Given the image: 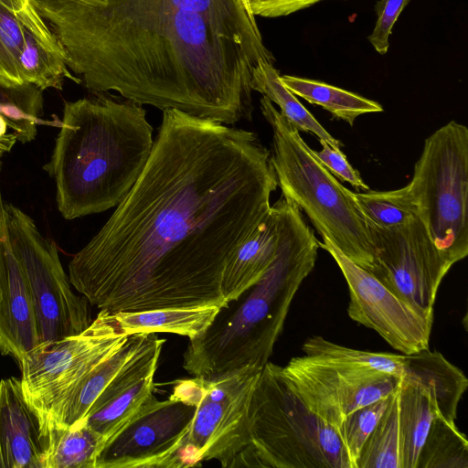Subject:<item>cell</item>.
Wrapping results in <instances>:
<instances>
[{"label": "cell", "mask_w": 468, "mask_h": 468, "mask_svg": "<svg viewBox=\"0 0 468 468\" xmlns=\"http://www.w3.org/2000/svg\"><path fill=\"white\" fill-rule=\"evenodd\" d=\"M277 186L255 133L165 110L143 173L73 255L69 282L109 313L222 307L226 262Z\"/></svg>", "instance_id": "1"}, {"label": "cell", "mask_w": 468, "mask_h": 468, "mask_svg": "<svg viewBox=\"0 0 468 468\" xmlns=\"http://www.w3.org/2000/svg\"><path fill=\"white\" fill-rule=\"evenodd\" d=\"M92 92L233 125L274 62L242 0H30Z\"/></svg>", "instance_id": "2"}, {"label": "cell", "mask_w": 468, "mask_h": 468, "mask_svg": "<svg viewBox=\"0 0 468 468\" xmlns=\"http://www.w3.org/2000/svg\"><path fill=\"white\" fill-rule=\"evenodd\" d=\"M153 128L142 104L107 92L65 101L60 130L44 169L68 220L117 207L151 155Z\"/></svg>", "instance_id": "3"}, {"label": "cell", "mask_w": 468, "mask_h": 468, "mask_svg": "<svg viewBox=\"0 0 468 468\" xmlns=\"http://www.w3.org/2000/svg\"><path fill=\"white\" fill-rule=\"evenodd\" d=\"M275 204V259L254 285L219 309L202 335L189 339L183 367L193 376L212 378L246 367H262L298 289L314 267L318 239L302 211L282 196Z\"/></svg>", "instance_id": "4"}, {"label": "cell", "mask_w": 468, "mask_h": 468, "mask_svg": "<svg viewBox=\"0 0 468 468\" xmlns=\"http://www.w3.org/2000/svg\"><path fill=\"white\" fill-rule=\"evenodd\" d=\"M261 111L272 130L271 161L282 196L303 211L322 238L368 271L374 245L354 192L345 187L313 154L312 149L265 96Z\"/></svg>", "instance_id": "5"}, {"label": "cell", "mask_w": 468, "mask_h": 468, "mask_svg": "<svg viewBox=\"0 0 468 468\" xmlns=\"http://www.w3.org/2000/svg\"><path fill=\"white\" fill-rule=\"evenodd\" d=\"M249 445L232 467L352 468L335 427L312 412L268 361L248 410Z\"/></svg>", "instance_id": "6"}, {"label": "cell", "mask_w": 468, "mask_h": 468, "mask_svg": "<svg viewBox=\"0 0 468 468\" xmlns=\"http://www.w3.org/2000/svg\"><path fill=\"white\" fill-rule=\"evenodd\" d=\"M410 191L419 218L452 265L468 254V129L451 121L424 142Z\"/></svg>", "instance_id": "7"}, {"label": "cell", "mask_w": 468, "mask_h": 468, "mask_svg": "<svg viewBox=\"0 0 468 468\" xmlns=\"http://www.w3.org/2000/svg\"><path fill=\"white\" fill-rule=\"evenodd\" d=\"M261 368L246 367L212 378L194 376L175 382L169 397L196 408L176 455V468L209 460L232 467L249 445L248 410Z\"/></svg>", "instance_id": "8"}, {"label": "cell", "mask_w": 468, "mask_h": 468, "mask_svg": "<svg viewBox=\"0 0 468 468\" xmlns=\"http://www.w3.org/2000/svg\"><path fill=\"white\" fill-rule=\"evenodd\" d=\"M5 210L10 244L33 298L40 344L82 332L91 323L90 303L73 292L56 242L43 236L21 208L5 202Z\"/></svg>", "instance_id": "9"}, {"label": "cell", "mask_w": 468, "mask_h": 468, "mask_svg": "<svg viewBox=\"0 0 468 468\" xmlns=\"http://www.w3.org/2000/svg\"><path fill=\"white\" fill-rule=\"evenodd\" d=\"M128 336L120 331L111 313L100 310L82 332L42 343L24 356L19 365L22 390L38 414L43 430L69 390Z\"/></svg>", "instance_id": "10"}, {"label": "cell", "mask_w": 468, "mask_h": 468, "mask_svg": "<svg viewBox=\"0 0 468 468\" xmlns=\"http://www.w3.org/2000/svg\"><path fill=\"white\" fill-rule=\"evenodd\" d=\"M368 227L375 253L367 272L402 300L433 314L440 284L452 264L436 248L421 219L393 229Z\"/></svg>", "instance_id": "11"}, {"label": "cell", "mask_w": 468, "mask_h": 468, "mask_svg": "<svg viewBox=\"0 0 468 468\" xmlns=\"http://www.w3.org/2000/svg\"><path fill=\"white\" fill-rule=\"evenodd\" d=\"M282 367L286 381L306 407L335 429L353 411L391 396L401 382L381 372L306 355L292 357Z\"/></svg>", "instance_id": "12"}, {"label": "cell", "mask_w": 468, "mask_h": 468, "mask_svg": "<svg viewBox=\"0 0 468 468\" xmlns=\"http://www.w3.org/2000/svg\"><path fill=\"white\" fill-rule=\"evenodd\" d=\"M314 358L354 367L367 368L399 378L428 392L445 419L454 420L458 404L468 388L463 372L437 351L398 355L344 346L323 336L309 337L302 347Z\"/></svg>", "instance_id": "13"}, {"label": "cell", "mask_w": 468, "mask_h": 468, "mask_svg": "<svg viewBox=\"0 0 468 468\" xmlns=\"http://www.w3.org/2000/svg\"><path fill=\"white\" fill-rule=\"evenodd\" d=\"M318 240L338 265L349 292L348 316L376 331L392 348L405 355L429 349L433 314L424 313L388 290L357 266L328 239Z\"/></svg>", "instance_id": "14"}, {"label": "cell", "mask_w": 468, "mask_h": 468, "mask_svg": "<svg viewBox=\"0 0 468 468\" xmlns=\"http://www.w3.org/2000/svg\"><path fill=\"white\" fill-rule=\"evenodd\" d=\"M196 408L154 395L104 444L95 468H176Z\"/></svg>", "instance_id": "15"}, {"label": "cell", "mask_w": 468, "mask_h": 468, "mask_svg": "<svg viewBox=\"0 0 468 468\" xmlns=\"http://www.w3.org/2000/svg\"><path fill=\"white\" fill-rule=\"evenodd\" d=\"M165 339L148 333L136 354L122 367L82 420L105 442L154 395V376Z\"/></svg>", "instance_id": "16"}, {"label": "cell", "mask_w": 468, "mask_h": 468, "mask_svg": "<svg viewBox=\"0 0 468 468\" xmlns=\"http://www.w3.org/2000/svg\"><path fill=\"white\" fill-rule=\"evenodd\" d=\"M38 345L34 302L10 244L5 201L0 186V353L20 365L24 356Z\"/></svg>", "instance_id": "17"}, {"label": "cell", "mask_w": 468, "mask_h": 468, "mask_svg": "<svg viewBox=\"0 0 468 468\" xmlns=\"http://www.w3.org/2000/svg\"><path fill=\"white\" fill-rule=\"evenodd\" d=\"M48 435L20 378L0 380V468H44Z\"/></svg>", "instance_id": "18"}, {"label": "cell", "mask_w": 468, "mask_h": 468, "mask_svg": "<svg viewBox=\"0 0 468 468\" xmlns=\"http://www.w3.org/2000/svg\"><path fill=\"white\" fill-rule=\"evenodd\" d=\"M279 239L276 204L228 259L221 278V292L228 303L254 285L275 259Z\"/></svg>", "instance_id": "19"}, {"label": "cell", "mask_w": 468, "mask_h": 468, "mask_svg": "<svg viewBox=\"0 0 468 468\" xmlns=\"http://www.w3.org/2000/svg\"><path fill=\"white\" fill-rule=\"evenodd\" d=\"M19 69L24 84L42 91L49 88L61 90L65 79L81 83L68 69L61 45L32 3L27 17Z\"/></svg>", "instance_id": "20"}, {"label": "cell", "mask_w": 468, "mask_h": 468, "mask_svg": "<svg viewBox=\"0 0 468 468\" xmlns=\"http://www.w3.org/2000/svg\"><path fill=\"white\" fill-rule=\"evenodd\" d=\"M147 334L129 335L117 350L87 373L51 412L45 432L49 426L67 428L81 421L98 396L140 349Z\"/></svg>", "instance_id": "21"}, {"label": "cell", "mask_w": 468, "mask_h": 468, "mask_svg": "<svg viewBox=\"0 0 468 468\" xmlns=\"http://www.w3.org/2000/svg\"><path fill=\"white\" fill-rule=\"evenodd\" d=\"M220 308L218 306L166 308L111 314L120 331L126 335L171 333L192 339L207 330Z\"/></svg>", "instance_id": "22"}, {"label": "cell", "mask_w": 468, "mask_h": 468, "mask_svg": "<svg viewBox=\"0 0 468 468\" xmlns=\"http://www.w3.org/2000/svg\"><path fill=\"white\" fill-rule=\"evenodd\" d=\"M398 393L402 465L416 468L431 421L441 415L423 389L401 381Z\"/></svg>", "instance_id": "23"}, {"label": "cell", "mask_w": 468, "mask_h": 468, "mask_svg": "<svg viewBox=\"0 0 468 468\" xmlns=\"http://www.w3.org/2000/svg\"><path fill=\"white\" fill-rule=\"evenodd\" d=\"M251 89L277 104L282 116L298 131L311 133L334 148L343 146V144L331 135L300 102L296 95L282 83L281 75L272 63L261 60L254 68Z\"/></svg>", "instance_id": "24"}, {"label": "cell", "mask_w": 468, "mask_h": 468, "mask_svg": "<svg viewBox=\"0 0 468 468\" xmlns=\"http://www.w3.org/2000/svg\"><path fill=\"white\" fill-rule=\"evenodd\" d=\"M48 451L44 468H95L105 440L84 421L70 427L47 428Z\"/></svg>", "instance_id": "25"}, {"label": "cell", "mask_w": 468, "mask_h": 468, "mask_svg": "<svg viewBox=\"0 0 468 468\" xmlns=\"http://www.w3.org/2000/svg\"><path fill=\"white\" fill-rule=\"evenodd\" d=\"M281 80L294 95L321 106L333 118L351 126L360 115L383 112L378 102L324 82L291 75L281 76Z\"/></svg>", "instance_id": "26"}, {"label": "cell", "mask_w": 468, "mask_h": 468, "mask_svg": "<svg viewBox=\"0 0 468 468\" xmlns=\"http://www.w3.org/2000/svg\"><path fill=\"white\" fill-rule=\"evenodd\" d=\"M30 0H0V85L21 88L24 84L19 57L25 44Z\"/></svg>", "instance_id": "27"}, {"label": "cell", "mask_w": 468, "mask_h": 468, "mask_svg": "<svg viewBox=\"0 0 468 468\" xmlns=\"http://www.w3.org/2000/svg\"><path fill=\"white\" fill-rule=\"evenodd\" d=\"M398 391L399 388L390 396L383 415L364 443L356 468H403Z\"/></svg>", "instance_id": "28"}, {"label": "cell", "mask_w": 468, "mask_h": 468, "mask_svg": "<svg viewBox=\"0 0 468 468\" xmlns=\"http://www.w3.org/2000/svg\"><path fill=\"white\" fill-rule=\"evenodd\" d=\"M416 468H468V441L455 422L432 420Z\"/></svg>", "instance_id": "29"}, {"label": "cell", "mask_w": 468, "mask_h": 468, "mask_svg": "<svg viewBox=\"0 0 468 468\" xmlns=\"http://www.w3.org/2000/svg\"><path fill=\"white\" fill-rule=\"evenodd\" d=\"M354 194L367 224L379 229H393L419 217L409 184L394 190Z\"/></svg>", "instance_id": "30"}, {"label": "cell", "mask_w": 468, "mask_h": 468, "mask_svg": "<svg viewBox=\"0 0 468 468\" xmlns=\"http://www.w3.org/2000/svg\"><path fill=\"white\" fill-rule=\"evenodd\" d=\"M42 90L35 86L6 88L0 85V114L7 121L17 141L26 144L37 134V125L43 122Z\"/></svg>", "instance_id": "31"}, {"label": "cell", "mask_w": 468, "mask_h": 468, "mask_svg": "<svg viewBox=\"0 0 468 468\" xmlns=\"http://www.w3.org/2000/svg\"><path fill=\"white\" fill-rule=\"evenodd\" d=\"M389 398L390 396L353 411L336 427L352 468H356L361 449L383 415Z\"/></svg>", "instance_id": "32"}, {"label": "cell", "mask_w": 468, "mask_h": 468, "mask_svg": "<svg viewBox=\"0 0 468 468\" xmlns=\"http://www.w3.org/2000/svg\"><path fill=\"white\" fill-rule=\"evenodd\" d=\"M410 2V0H380L376 5L378 19L368 40L380 55L388 52L392 27Z\"/></svg>", "instance_id": "33"}, {"label": "cell", "mask_w": 468, "mask_h": 468, "mask_svg": "<svg viewBox=\"0 0 468 468\" xmlns=\"http://www.w3.org/2000/svg\"><path fill=\"white\" fill-rule=\"evenodd\" d=\"M322 149L313 150L314 157L332 174L352 186L364 191L369 190L359 173L348 163L340 148H334L324 141H320Z\"/></svg>", "instance_id": "34"}, {"label": "cell", "mask_w": 468, "mask_h": 468, "mask_svg": "<svg viewBox=\"0 0 468 468\" xmlns=\"http://www.w3.org/2000/svg\"><path fill=\"white\" fill-rule=\"evenodd\" d=\"M323 0H248L254 16L279 17L307 8Z\"/></svg>", "instance_id": "35"}, {"label": "cell", "mask_w": 468, "mask_h": 468, "mask_svg": "<svg viewBox=\"0 0 468 468\" xmlns=\"http://www.w3.org/2000/svg\"><path fill=\"white\" fill-rule=\"evenodd\" d=\"M6 153V151L3 148L0 147V171H1V168H2V156Z\"/></svg>", "instance_id": "36"}, {"label": "cell", "mask_w": 468, "mask_h": 468, "mask_svg": "<svg viewBox=\"0 0 468 468\" xmlns=\"http://www.w3.org/2000/svg\"><path fill=\"white\" fill-rule=\"evenodd\" d=\"M246 5V7L249 9V11L251 13L250 9V6H249V3H248V0H242ZM252 14V13H251ZM253 15V14H252Z\"/></svg>", "instance_id": "37"}]
</instances>
